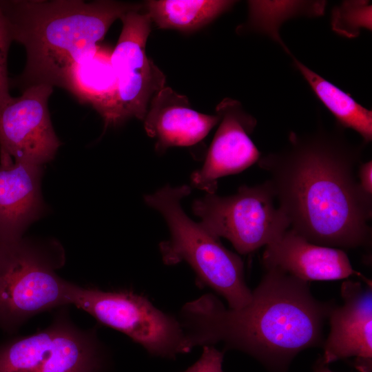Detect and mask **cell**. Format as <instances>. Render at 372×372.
I'll use <instances>...</instances> for the list:
<instances>
[{
  "label": "cell",
  "instance_id": "obj_1",
  "mask_svg": "<svg viewBox=\"0 0 372 372\" xmlns=\"http://www.w3.org/2000/svg\"><path fill=\"white\" fill-rule=\"evenodd\" d=\"M341 130L291 132L282 148L258 163L291 229L313 244L342 249L371 243L372 196L355 175L364 145L349 141Z\"/></svg>",
  "mask_w": 372,
  "mask_h": 372
},
{
  "label": "cell",
  "instance_id": "obj_2",
  "mask_svg": "<svg viewBox=\"0 0 372 372\" xmlns=\"http://www.w3.org/2000/svg\"><path fill=\"white\" fill-rule=\"evenodd\" d=\"M333 306L315 298L309 282L269 268L242 308H226L207 293L185 303L178 319L189 351L223 342L272 372H287L298 353L323 344V326Z\"/></svg>",
  "mask_w": 372,
  "mask_h": 372
},
{
  "label": "cell",
  "instance_id": "obj_3",
  "mask_svg": "<svg viewBox=\"0 0 372 372\" xmlns=\"http://www.w3.org/2000/svg\"><path fill=\"white\" fill-rule=\"evenodd\" d=\"M143 6L109 0L0 1L12 40L26 54L23 71L10 86L63 88L70 68L99 45L112 24Z\"/></svg>",
  "mask_w": 372,
  "mask_h": 372
},
{
  "label": "cell",
  "instance_id": "obj_4",
  "mask_svg": "<svg viewBox=\"0 0 372 372\" xmlns=\"http://www.w3.org/2000/svg\"><path fill=\"white\" fill-rule=\"evenodd\" d=\"M191 193L187 185H166L144 197L145 203L165 219L169 238L160 243L163 262H186L203 285L223 296L229 309H239L251 299L240 257L225 247L220 238L184 211L181 201Z\"/></svg>",
  "mask_w": 372,
  "mask_h": 372
},
{
  "label": "cell",
  "instance_id": "obj_5",
  "mask_svg": "<svg viewBox=\"0 0 372 372\" xmlns=\"http://www.w3.org/2000/svg\"><path fill=\"white\" fill-rule=\"evenodd\" d=\"M65 262L63 246L52 238L0 244V329L13 334L38 314L70 306L73 282L56 272Z\"/></svg>",
  "mask_w": 372,
  "mask_h": 372
},
{
  "label": "cell",
  "instance_id": "obj_6",
  "mask_svg": "<svg viewBox=\"0 0 372 372\" xmlns=\"http://www.w3.org/2000/svg\"><path fill=\"white\" fill-rule=\"evenodd\" d=\"M107 354L96 328L79 327L65 306L45 329L0 343V372H105Z\"/></svg>",
  "mask_w": 372,
  "mask_h": 372
},
{
  "label": "cell",
  "instance_id": "obj_7",
  "mask_svg": "<svg viewBox=\"0 0 372 372\" xmlns=\"http://www.w3.org/2000/svg\"><path fill=\"white\" fill-rule=\"evenodd\" d=\"M70 305L124 333L152 355L172 359L189 352L178 318L134 291H103L72 283Z\"/></svg>",
  "mask_w": 372,
  "mask_h": 372
},
{
  "label": "cell",
  "instance_id": "obj_8",
  "mask_svg": "<svg viewBox=\"0 0 372 372\" xmlns=\"http://www.w3.org/2000/svg\"><path fill=\"white\" fill-rule=\"evenodd\" d=\"M267 180L255 186H241L229 196L207 193L194 200V214L216 237L227 239L241 254L267 246L290 227L284 212L274 204Z\"/></svg>",
  "mask_w": 372,
  "mask_h": 372
},
{
  "label": "cell",
  "instance_id": "obj_9",
  "mask_svg": "<svg viewBox=\"0 0 372 372\" xmlns=\"http://www.w3.org/2000/svg\"><path fill=\"white\" fill-rule=\"evenodd\" d=\"M141 10L130 11L121 18L122 30L111 54L117 125L133 117L143 121L151 101L165 87L164 74L146 55L152 22Z\"/></svg>",
  "mask_w": 372,
  "mask_h": 372
},
{
  "label": "cell",
  "instance_id": "obj_10",
  "mask_svg": "<svg viewBox=\"0 0 372 372\" xmlns=\"http://www.w3.org/2000/svg\"><path fill=\"white\" fill-rule=\"evenodd\" d=\"M53 87L37 85L12 97L0 112V165L21 161L43 165L61 145L53 127L48 99Z\"/></svg>",
  "mask_w": 372,
  "mask_h": 372
},
{
  "label": "cell",
  "instance_id": "obj_11",
  "mask_svg": "<svg viewBox=\"0 0 372 372\" xmlns=\"http://www.w3.org/2000/svg\"><path fill=\"white\" fill-rule=\"evenodd\" d=\"M220 124L208 150L203 167L191 176L194 187L215 193L218 178L238 174L260 158V153L250 138L257 121L236 100L225 98L216 108Z\"/></svg>",
  "mask_w": 372,
  "mask_h": 372
},
{
  "label": "cell",
  "instance_id": "obj_12",
  "mask_svg": "<svg viewBox=\"0 0 372 372\" xmlns=\"http://www.w3.org/2000/svg\"><path fill=\"white\" fill-rule=\"evenodd\" d=\"M343 304L333 306L328 319L329 333L324 341L325 364L353 358L360 372L372 371V287L346 280L341 287Z\"/></svg>",
  "mask_w": 372,
  "mask_h": 372
},
{
  "label": "cell",
  "instance_id": "obj_13",
  "mask_svg": "<svg viewBox=\"0 0 372 372\" xmlns=\"http://www.w3.org/2000/svg\"><path fill=\"white\" fill-rule=\"evenodd\" d=\"M262 263L307 282L353 276L369 281L353 269L342 249L313 244L291 229L265 247Z\"/></svg>",
  "mask_w": 372,
  "mask_h": 372
},
{
  "label": "cell",
  "instance_id": "obj_14",
  "mask_svg": "<svg viewBox=\"0 0 372 372\" xmlns=\"http://www.w3.org/2000/svg\"><path fill=\"white\" fill-rule=\"evenodd\" d=\"M44 166L21 161L0 165V244L20 240L47 212L41 191Z\"/></svg>",
  "mask_w": 372,
  "mask_h": 372
},
{
  "label": "cell",
  "instance_id": "obj_15",
  "mask_svg": "<svg viewBox=\"0 0 372 372\" xmlns=\"http://www.w3.org/2000/svg\"><path fill=\"white\" fill-rule=\"evenodd\" d=\"M143 121L147 134L156 141V151L163 152L172 147L196 145L220 117L193 110L186 96L165 87L151 101Z\"/></svg>",
  "mask_w": 372,
  "mask_h": 372
},
{
  "label": "cell",
  "instance_id": "obj_16",
  "mask_svg": "<svg viewBox=\"0 0 372 372\" xmlns=\"http://www.w3.org/2000/svg\"><path fill=\"white\" fill-rule=\"evenodd\" d=\"M111 54L107 47L99 44L70 68L63 86L81 103L92 105L105 126L117 125L116 81Z\"/></svg>",
  "mask_w": 372,
  "mask_h": 372
},
{
  "label": "cell",
  "instance_id": "obj_17",
  "mask_svg": "<svg viewBox=\"0 0 372 372\" xmlns=\"http://www.w3.org/2000/svg\"><path fill=\"white\" fill-rule=\"evenodd\" d=\"M299 71L321 103L334 116L338 126L358 133L364 143L372 140V112L292 56Z\"/></svg>",
  "mask_w": 372,
  "mask_h": 372
},
{
  "label": "cell",
  "instance_id": "obj_18",
  "mask_svg": "<svg viewBox=\"0 0 372 372\" xmlns=\"http://www.w3.org/2000/svg\"><path fill=\"white\" fill-rule=\"evenodd\" d=\"M228 0H151L145 4L152 22L161 29L192 31L209 23L236 3Z\"/></svg>",
  "mask_w": 372,
  "mask_h": 372
},
{
  "label": "cell",
  "instance_id": "obj_19",
  "mask_svg": "<svg viewBox=\"0 0 372 372\" xmlns=\"http://www.w3.org/2000/svg\"><path fill=\"white\" fill-rule=\"evenodd\" d=\"M324 1H249L248 21L241 29L268 36L289 55L291 53L280 34L281 25L298 17H318L324 14Z\"/></svg>",
  "mask_w": 372,
  "mask_h": 372
},
{
  "label": "cell",
  "instance_id": "obj_20",
  "mask_svg": "<svg viewBox=\"0 0 372 372\" xmlns=\"http://www.w3.org/2000/svg\"><path fill=\"white\" fill-rule=\"evenodd\" d=\"M369 1H344L335 6L331 14V28L342 37L352 39L362 28L372 30V6Z\"/></svg>",
  "mask_w": 372,
  "mask_h": 372
},
{
  "label": "cell",
  "instance_id": "obj_21",
  "mask_svg": "<svg viewBox=\"0 0 372 372\" xmlns=\"http://www.w3.org/2000/svg\"><path fill=\"white\" fill-rule=\"evenodd\" d=\"M12 42L8 23L0 7V112L12 99L8 72V56Z\"/></svg>",
  "mask_w": 372,
  "mask_h": 372
},
{
  "label": "cell",
  "instance_id": "obj_22",
  "mask_svg": "<svg viewBox=\"0 0 372 372\" xmlns=\"http://www.w3.org/2000/svg\"><path fill=\"white\" fill-rule=\"evenodd\" d=\"M199 359L181 372H223V353L213 346H204Z\"/></svg>",
  "mask_w": 372,
  "mask_h": 372
},
{
  "label": "cell",
  "instance_id": "obj_23",
  "mask_svg": "<svg viewBox=\"0 0 372 372\" xmlns=\"http://www.w3.org/2000/svg\"><path fill=\"white\" fill-rule=\"evenodd\" d=\"M358 178L363 192L372 196V161L361 163L358 168Z\"/></svg>",
  "mask_w": 372,
  "mask_h": 372
},
{
  "label": "cell",
  "instance_id": "obj_24",
  "mask_svg": "<svg viewBox=\"0 0 372 372\" xmlns=\"http://www.w3.org/2000/svg\"><path fill=\"white\" fill-rule=\"evenodd\" d=\"M313 372H333L331 371L329 367L327 366V364H324L321 359L320 358L314 367Z\"/></svg>",
  "mask_w": 372,
  "mask_h": 372
}]
</instances>
